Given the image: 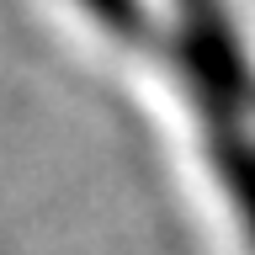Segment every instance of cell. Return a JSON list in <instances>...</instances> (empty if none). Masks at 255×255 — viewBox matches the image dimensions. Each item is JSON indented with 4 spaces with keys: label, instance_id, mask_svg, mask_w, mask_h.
<instances>
[{
    "label": "cell",
    "instance_id": "obj_2",
    "mask_svg": "<svg viewBox=\"0 0 255 255\" xmlns=\"http://www.w3.org/2000/svg\"><path fill=\"white\" fill-rule=\"evenodd\" d=\"M85 11L123 43H149L154 37V21H149V5L143 0H80Z\"/></svg>",
    "mask_w": 255,
    "mask_h": 255
},
{
    "label": "cell",
    "instance_id": "obj_1",
    "mask_svg": "<svg viewBox=\"0 0 255 255\" xmlns=\"http://www.w3.org/2000/svg\"><path fill=\"white\" fill-rule=\"evenodd\" d=\"M207 149H213V170H218L229 202L239 207V218H245V229L255 239V138L245 128H213Z\"/></svg>",
    "mask_w": 255,
    "mask_h": 255
}]
</instances>
